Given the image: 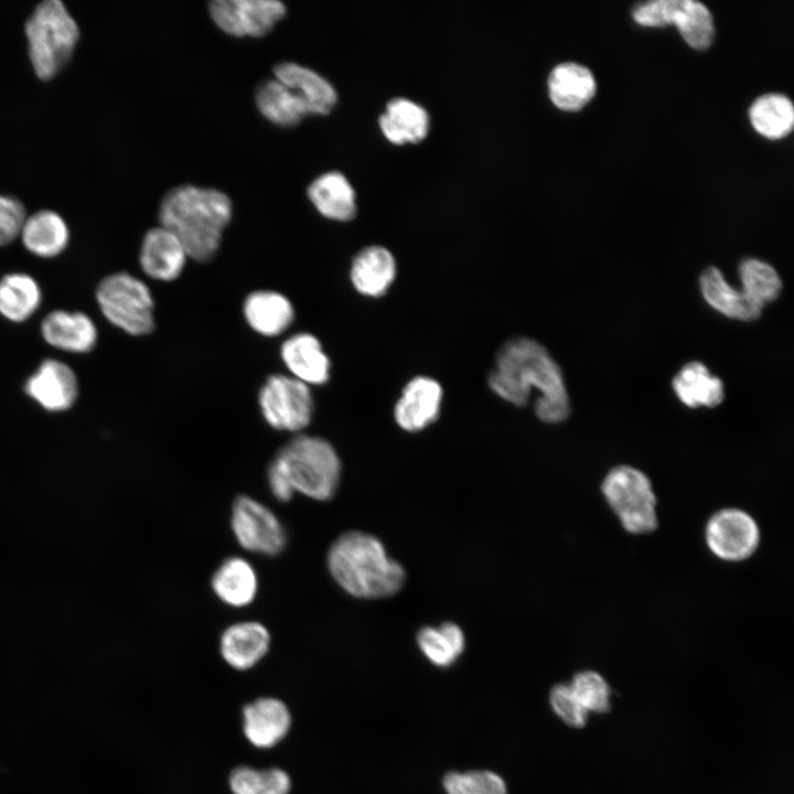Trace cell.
Instances as JSON below:
<instances>
[{
  "instance_id": "obj_6",
  "label": "cell",
  "mask_w": 794,
  "mask_h": 794,
  "mask_svg": "<svg viewBox=\"0 0 794 794\" xmlns=\"http://www.w3.org/2000/svg\"><path fill=\"white\" fill-rule=\"evenodd\" d=\"M95 301L101 315L129 335H147L155 328L151 290L127 271L101 278L95 289Z\"/></svg>"
},
{
  "instance_id": "obj_24",
  "label": "cell",
  "mask_w": 794,
  "mask_h": 794,
  "mask_svg": "<svg viewBox=\"0 0 794 794\" xmlns=\"http://www.w3.org/2000/svg\"><path fill=\"white\" fill-rule=\"evenodd\" d=\"M42 301V288L32 275L11 271L0 278V316L4 320L24 323L39 311Z\"/></svg>"
},
{
  "instance_id": "obj_35",
  "label": "cell",
  "mask_w": 794,
  "mask_h": 794,
  "mask_svg": "<svg viewBox=\"0 0 794 794\" xmlns=\"http://www.w3.org/2000/svg\"><path fill=\"white\" fill-rule=\"evenodd\" d=\"M742 291L759 308L763 309L779 297L782 281L776 270L769 264L754 259H744L739 266Z\"/></svg>"
},
{
  "instance_id": "obj_10",
  "label": "cell",
  "mask_w": 794,
  "mask_h": 794,
  "mask_svg": "<svg viewBox=\"0 0 794 794\" xmlns=\"http://www.w3.org/2000/svg\"><path fill=\"white\" fill-rule=\"evenodd\" d=\"M230 528L242 548L250 552L275 557L287 546V532L277 515L248 495H238L233 502Z\"/></svg>"
},
{
  "instance_id": "obj_33",
  "label": "cell",
  "mask_w": 794,
  "mask_h": 794,
  "mask_svg": "<svg viewBox=\"0 0 794 794\" xmlns=\"http://www.w3.org/2000/svg\"><path fill=\"white\" fill-rule=\"evenodd\" d=\"M417 643L423 655L433 665L448 667L462 654L465 639L459 625L444 622L437 627L420 629L417 634Z\"/></svg>"
},
{
  "instance_id": "obj_37",
  "label": "cell",
  "mask_w": 794,
  "mask_h": 794,
  "mask_svg": "<svg viewBox=\"0 0 794 794\" xmlns=\"http://www.w3.org/2000/svg\"><path fill=\"white\" fill-rule=\"evenodd\" d=\"M569 685L588 712L604 713L610 710L611 688L598 672H578Z\"/></svg>"
},
{
  "instance_id": "obj_17",
  "label": "cell",
  "mask_w": 794,
  "mask_h": 794,
  "mask_svg": "<svg viewBox=\"0 0 794 794\" xmlns=\"http://www.w3.org/2000/svg\"><path fill=\"white\" fill-rule=\"evenodd\" d=\"M271 635L257 621H242L228 625L219 637L223 659L236 670H248L268 653Z\"/></svg>"
},
{
  "instance_id": "obj_3",
  "label": "cell",
  "mask_w": 794,
  "mask_h": 794,
  "mask_svg": "<svg viewBox=\"0 0 794 794\" xmlns=\"http://www.w3.org/2000/svg\"><path fill=\"white\" fill-rule=\"evenodd\" d=\"M326 567L334 581L355 598L390 597L406 580L403 566L388 557L382 541L358 530L343 533L331 544Z\"/></svg>"
},
{
  "instance_id": "obj_1",
  "label": "cell",
  "mask_w": 794,
  "mask_h": 794,
  "mask_svg": "<svg viewBox=\"0 0 794 794\" xmlns=\"http://www.w3.org/2000/svg\"><path fill=\"white\" fill-rule=\"evenodd\" d=\"M489 385L498 397L518 407L527 404L533 389L539 391L534 409L544 422H561L570 414L561 371L548 351L534 340L519 337L507 342L497 354Z\"/></svg>"
},
{
  "instance_id": "obj_9",
  "label": "cell",
  "mask_w": 794,
  "mask_h": 794,
  "mask_svg": "<svg viewBox=\"0 0 794 794\" xmlns=\"http://www.w3.org/2000/svg\"><path fill=\"white\" fill-rule=\"evenodd\" d=\"M634 21L645 26L675 24L688 45L706 50L712 43L715 26L709 9L695 0H652L632 11Z\"/></svg>"
},
{
  "instance_id": "obj_5",
  "label": "cell",
  "mask_w": 794,
  "mask_h": 794,
  "mask_svg": "<svg viewBox=\"0 0 794 794\" xmlns=\"http://www.w3.org/2000/svg\"><path fill=\"white\" fill-rule=\"evenodd\" d=\"M24 33L30 63L42 81L67 65L81 37L76 20L60 0L40 2L26 19Z\"/></svg>"
},
{
  "instance_id": "obj_15",
  "label": "cell",
  "mask_w": 794,
  "mask_h": 794,
  "mask_svg": "<svg viewBox=\"0 0 794 794\" xmlns=\"http://www.w3.org/2000/svg\"><path fill=\"white\" fill-rule=\"evenodd\" d=\"M243 732L258 749H271L289 733L292 717L288 706L275 697H260L243 707Z\"/></svg>"
},
{
  "instance_id": "obj_2",
  "label": "cell",
  "mask_w": 794,
  "mask_h": 794,
  "mask_svg": "<svg viewBox=\"0 0 794 794\" xmlns=\"http://www.w3.org/2000/svg\"><path fill=\"white\" fill-rule=\"evenodd\" d=\"M232 213V202L222 191L186 184L164 195L159 221L181 242L187 257L207 262L219 249Z\"/></svg>"
},
{
  "instance_id": "obj_8",
  "label": "cell",
  "mask_w": 794,
  "mask_h": 794,
  "mask_svg": "<svg viewBox=\"0 0 794 794\" xmlns=\"http://www.w3.org/2000/svg\"><path fill=\"white\" fill-rule=\"evenodd\" d=\"M262 417L276 430L299 432L305 429L313 414V398L309 386L283 375H270L258 394Z\"/></svg>"
},
{
  "instance_id": "obj_26",
  "label": "cell",
  "mask_w": 794,
  "mask_h": 794,
  "mask_svg": "<svg viewBox=\"0 0 794 794\" xmlns=\"http://www.w3.org/2000/svg\"><path fill=\"white\" fill-rule=\"evenodd\" d=\"M308 197L316 211L330 219L348 221L356 212L355 192L339 171L316 176L308 186Z\"/></svg>"
},
{
  "instance_id": "obj_16",
  "label": "cell",
  "mask_w": 794,
  "mask_h": 794,
  "mask_svg": "<svg viewBox=\"0 0 794 794\" xmlns=\"http://www.w3.org/2000/svg\"><path fill=\"white\" fill-rule=\"evenodd\" d=\"M187 258L181 242L164 227L157 226L144 234L139 264L148 277L167 282L175 280L182 273Z\"/></svg>"
},
{
  "instance_id": "obj_19",
  "label": "cell",
  "mask_w": 794,
  "mask_h": 794,
  "mask_svg": "<svg viewBox=\"0 0 794 794\" xmlns=\"http://www.w3.org/2000/svg\"><path fill=\"white\" fill-rule=\"evenodd\" d=\"M442 388L432 378L420 376L404 388L395 406V419L406 431H419L432 423L440 412Z\"/></svg>"
},
{
  "instance_id": "obj_18",
  "label": "cell",
  "mask_w": 794,
  "mask_h": 794,
  "mask_svg": "<svg viewBox=\"0 0 794 794\" xmlns=\"http://www.w3.org/2000/svg\"><path fill=\"white\" fill-rule=\"evenodd\" d=\"M18 238L34 257L52 259L68 247L71 230L60 213L44 208L26 214Z\"/></svg>"
},
{
  "instance_id": "obj_12",
  "label": "cell",
  "mask_w": 794,
  "mask_h": 794,
  "mask_svg": "<svg viewBox=\"0 0 794 794\" xmlns=\"http://www.w3.org/2000/svg\"><path fill=\"white\" fill-rule=\"evenodd\" d=\"M705 533L711 552L726 561H741L751 557L760 543L757 522L739 508L716 512L708 519Z\"/></svg>"
},
{
  "instance_id": "obj_38",
  "label": "cell",
  "mask_w": 794,
  "mask_h": 794,
  "mask_svg": "<svg viewBox=\"0 0 794 794\" xmlns=\"http://www.w3.org/2000/svg\"><path fill=\"white\" fill-rule=\"evenodd\" d=\"M549 704L564 723L572 728H582L589 712L581 705L569 684H557L549 691Z\"/></svg>"
},
{
  "instance_id": "obj_4",
  "label": "cell",
  "mask_w": 794,
  "mask_h": 794,
  "mask_svg": "<svg viewBox=\"0 0 794 794\" xmlns=\"http://www.w3.org/2000/svg\"><path fill=\"white\" fill-rule=\"evenodd\" d=\"M341 460L325 439L298 434L280 448L267 470V476L314 501L334 496L341 479Z\"/></svg>"
},
{
  "instance_id": "obj_20",
  "label": "cell",
  "mask_w": 794,
  "mask_h": 794,
  "mask_svg": "<svg viewBox=\"0 0 794 794\" xmlns=\"http://www.w3.org/2000/svg\"><path fill=\"white\" fill-rule=\"evenodd\" d=\"M281 358L291 376L309 385H322L330 377V360L320 341L310 333H297L281 345Z\"/></svg>"
},
{
  "instance_id": "obj_25",
  "label": "cell",
  "mask_w": 794,
  "mask_h": 794,
  "mask_svg": "<svg viewBox=\"0 0 794 794\" xmlns=\"http://www.w3.org/2000/svg\"><path fill=\"white\" fill-rule=\"evenodd\" d=\"M549 96L564 110H578L596 94L593 74L586 66L565 62L556 65L548 77Z\"/></svg>"
},
{
  "instance_id": "obj_36",
  "label": "cell",
  "mask_w": 794,
  "mask_h": 794,
  "mask_svg": "<svg viewBox=\"0 0 794 794\" xmlns=\"http://www.w3.org/2000/svg\"><path fill=\"white\" fill-rule=\"evenodd\" d=\"M442 785L447 794H507L504 780L493 771L449 772Z\"/></svg>"
},
{
  "instance_id": "obj_22",
  "label": "cell",
  "mask_w": 794,
  "mask_h": 794,
  "mask_svg": "<svg viewBox=\"0 0 794 794\" xmlns=\"http://www.w3.org/2000/svg\"><path fill=\"white\" fill-rule=\"evenodd\" d=\"M273 75L304 100L311 115H325L336 103L337 95L333 85L309 67L282 62L273 67Z\"/></svg>"
},
{
  "instance_id": "obj_28",
  "label": "cell",
  "mask_w": 794,
  "mask_h": 794,
  "mask_svg": "<svg viewBox=\"0 0 794 794\" xmlns=\"http://www.w3.org/2000/svg\"><path fill=\"white\" fill-rule=\"evenodd\" d=\"M255 100L260 114L280 127L297 126L311 115L304 100L277 78L264 82L256 90Z\"/></svg>"
},
{
  "instance_id": "obj_7",
  "label": "cell",
  "mask_w": 794,
  "mask_h": 794,
  "mask_svg": "<svg viewBox=\"0 0 794 794\" xmlns=\"http://www.w3.org/2000/svg\"><path fill=\"white\" fill-rule=\"evenodd\" d=\"M601 491L626 532L647 534L656 529V496L642 471L629 465L615 466L602 481Z\"/></svg>"
},
{
  "instance_id": "obj_14",
  "label": "cell",
  "mask_w": 794,
  "mask_h": 794,
  "mask_svg": "<svg viewBox=\"0 0 794 794\" xmlns=\"http://www.w3.org/2000/svg\"><path fill=\"white\" fill-rule=\"evenodd\" d=\"M40 334L51 347L69 354H88L97 346L98 328L79 310L54 309L40 323Z\"/></svg>"
},
{
  "instance_id": "obj_21",
  "label": "cell",
  "mask_w": 794,
  "mask_h": 794,
  "mask_svg": "<svg viewBox=\"0 0 794 794\" xmlns=\"http://www.w3.org/2000/svg\"><path fill=\"white\" fill-rule=\"evenodd\" d=\"M211 587L218 600L226 605L245 608L256 599L257 572L247 559L232 556L223 560L214 571Z\"/></svg>"
},
{
  "instance_id": "obj_11",
  "label": "cell",
  "mask_w": 794,
  "mask_h": 794,
  "mask_svg": "<svg viewBox=\"0 0 794 794\" xmlns=\"http://www.w3.org/2000/svg\"><path fill=\"white\" fill-rule=\"evenodd\" d=\"M214 23L234 36L268 34L286 15V6L276 0H215L210 3Z\"/></svg>"
},
{
  "instance_id": "obj_27",
  "label": "cell",
  "mask_w": 794,
  "mask_h": 794,
  "mask_svg": "<svg viewBox=\"0 0 794 794\" xmlns=\"http://www.w3.org/2000/svg\"><path fill=\"white\" fill-rule=\"evenodd\" d=\"M395 275V259L390 251L382 246H368L356 254L350 272L354 288L367 297L385 293Z\"/></svg>"
},
{
  "instance_id": "obj_39",
  "label": "cell",
  "mask_w": 794,
  "mask_h": 794,
  "mask_svg": "<svg viewBox=\"0 0 794 794\" xmlns=\"http://www.w3.org/2000/svg\"><path fill=\"white\" fill-rule=\"evenodd\" d=\"M25 216V207L18 197L0 194V246L18 239Z\"/></svg>"
},
{
  "instance_id": "obj_30",
  "label": "cell",
  "mask_w": 794,
  "mask_h": 794,
  "mask_svg": "<svg viewBox=\"0 0 794 794\" xmlns=\"http://www.w3.org/2000/svg\"><path fill=\"white\" fill-rule=\"evenodd\" d=\"M672 385L678 399L690 408L716 407L725 397L721 379L696 361L687 363L674 377Z\"/></svg>"
},
{
  "instance_id": "obj_32",
  "label": "cell",
  "mask_w": 794,
  "mask_h": 794,
  "mask_svg": "<svg viewBox=\"0 0 794 794\" xmlns=\"http://www.w3.org/2000/svg\"><path fill=\"white\" fill-rule=\"evenodd\" d=\"M749 117L760 135L769 139H781L793 129L794 108L788 97L771 93L758 97L752 103Z\"/></svg>"
},
{
  "instance_id": "obj_34",
  "label": "cell",
  "mask_w": 794,
  "mask_h": 794,
  "mask_svg": "<svg viewBox=\"0 0 794 794\" xmlns=\"http://www.w3.org/2000/svg\"><path fill=\"white\" fill-rule=\"evenodd\" d=\"M228 784L233 794H289L292 786L290 775L280 768L258 770L249 765L234 768Z\"/></svg>"
},
{
  "instance_id": "obj_29",
  "label": "cell",
  "mask_w": 794,
  "mask_h": 794,
  "mask_svg": "<svg viewBox=\"0 0 794 794\" xmlns=\"http://www.w3.org/2000/svg\"><path fill=\"white\" fill-rule=\"evenodd\" d=\"M700 290L706 302L728 318L753 321L760 318L762 309L755 305L742 290L731 287L721 271L709 267L702 271Z\"/></svg>"
},
{
  "instance_id": "obj_31",
  "label": "cell",
  "mask_w": 794,
  "mask_h": 794,
  "mask_svg": "<svg viewBox=\"0 0 794 794\" xmlns=\"http://www.w3.org/2000/svg\"><path fill=\"white\" fill-rule=\"evenodd\" d=\"M385 136L393 142L419 141L428 131L429 117L419 104L406 98L395 97L379 117Z\"/></svg>"
},
{
  "instance_id": "obj_23",
  "label": "cell",
  "mask_w": 794,
  "mask_h": 794,
  "mask_svg": "<svg viewBox=\"0 0 794 794\" xmlns=\"http://www.w3.org/2000/svg\"><path fill=\"white\" fill-rule=\"evenodd\" d=\"M243 312L248 325L265 336L280 335L294 320L290 300L272 290L249 293L244 301Z\"/></svg>"
},
{
  "instance_id": "obj_13",
  "label": "cell",
  "mask_w": 794,
  "mask_h": 794,
  "mask_svg": "<svg viewBox=\"0 0 794 794\" xmlns=\"http://www.w3.org/2000/svg\"><path fill=\"white\" fill-rule=\"evenodd\" d=\"M23 391L41 409L51 414L69 410L79 396L75 371L64 361L47 357L26 377Z\"/></svg>"
}]
</instances>
